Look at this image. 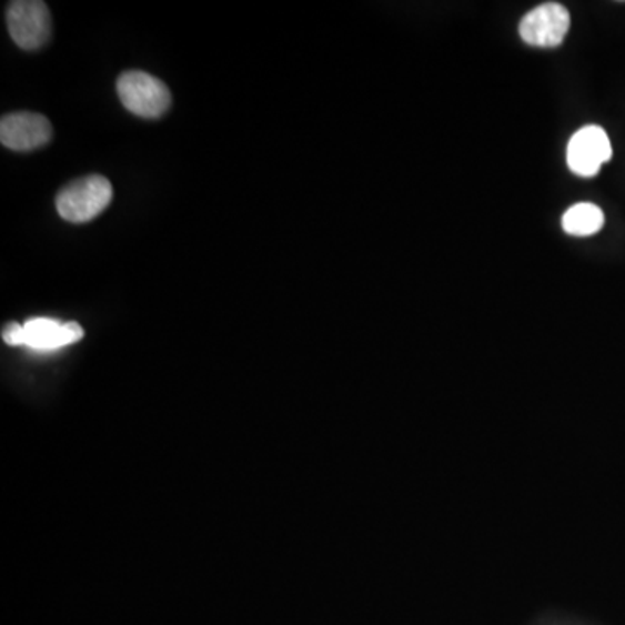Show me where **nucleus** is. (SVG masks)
I'll use <instances>...</instances> for the list:
<instances>
[{
  "label": "nucleus",
  "mask_w": 625,
  "mask_h": 625,
  "mask_svg": "<svg viewBox=\"0 0 625 625\" xmlns=\"http://www.w3.org/2000/svg\"><path fill=\"white\" fill-rule=\"evenodd\" d=\"M614 155L612 143L605 129L586 125L575 132L566 148V162L569 171L582 178H593Z\"/></svg>",
  "instance_id": "obj_5"
},
{
  "label": "nucleus",
  "mask_w": 625,
  "mask_h": 625,
  "mask_svg": "<svg viewBox=\"0 0 625 625\" xmlns=\"http://www.w3.org/2000/svg\"><path fill=\"white\" fill-rule=\"evenodd\" d=\"M82 335L84 331L79 323H61L52 319H33L24 325L9 323L2 331L9 346H29L37 351L60 350L77 343Z\"/></svg>",
  "instance_id": "obj_3"
},
{
  "label": "nucleus",
  "mask_w": 625,
  "mask_h": 625,
  "mask_svg": "<svg viewBox=\"0 0 625 625\" xmlns=\"http://www.w3.org/2000/svg\"><path fill=\"white\" fill-rule=\"evenodd\" d=\"M8 29L18 48L37 51L51 37V12L40 0H17L8 8Z\"/></svg>",
  "instance_id": "obj_4"
},
{
  "label": "nucleus",
  "mask_w": 625,
  "mask_h": 625,
  "mask_svg": "<svg viewBox=\"0 0 625 625\" xmlns=\"http://www.w3.org/2000/svg\"><path fill=\"white\" fill-rule=\"evenodd\" d=\"M117 91L129 112L143 119H159L172 103L168 85L150 73H122L117 80Z\"/></svg>",
  "instance_id": "obj_2"
},
{
  "label": "nucleus",
  "mask_w": 625,
  "mask_h": 625,
  "mask_svg": "<svg viewBox=\"0 0 625 625\" xmlns=\"http://www.w3.org/2000/svg\"><path fill=\"white\" fill-rule=\"evenodd\" d=\"M52 125L40 113H9L0 122V141L14 152H32L51 141Z\"/></svg>",
  "instance_id": "obj_7"
},
{
  "label": "nucleus",
  "mask_w": 625,
  "mask_h": 625,
  "mask_svg": "<svg viewBox=\"0 0 625 625\" xmlns=\"http://www.w3.org/2000/svg\"><path fill=\"white\" fill-rule=\"evenodd\" d=\"M112 183L100 174L85 175L58 193L57 209L68 223H88L110 205Z\"/></svg>",
  "instance_id": "obj_1"
},
{
  "label": "nucleus",
  "mask_w": 625,
  "mask_h": 625,
  "mask_svg": "<svg viewBox=\"0 0 625 625\" xmlns=\"http://www.w3.org/2000/svg\"><path fill=\"white\" fill-rule=\"evenodd\" d=\"M605 224V212L594 203H575L563 215V230L572 236L596 235Z\"/></svg>",
  "instance_id": "obj_8"
},
{
  "label": "nucleus",
  "mask_w": 625,
  "mask_h": 625,
  "mask_svg": "<svg viewBox=\"0 0 625 625\" xmlns=\"http://www.w3.org/2000/svg\"><path fill=\"white\" fill-rule=\"evenodd\" d=\"M569 30L568 9L558 2H546L526 12L520 21V37L526 44L556 48Z\"/></svg>",
  "instance_id": "obj_6"
}]
</instances>
